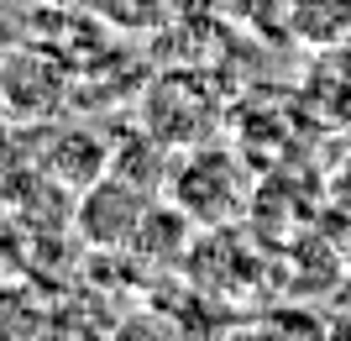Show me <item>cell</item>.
<instances>
[{
  "label": "cell",
  "mask_w": 351,
  "mask_h": 341,
  "mask_svg": "<svg viewBox=\"0 0 351 341\" xmlns=\"http://www.w3.org/2000/svg\"><path fill=\"white\" fill-rule=\"evenodd\" d=\"M11 163V132H5V126H0V168Z\"/></svg>",
  "instance_id": "cell-8"
},
{
  "label": "cell",
  "mask_w": 351,
  "mask_h": 341,
  "mask_svg": "<svg viewBox=\"0 0 351 341\" xmlns=\"http://www.w3.org/2000/svg\"><path fill=\"white\" fill-rule=\"evenodd\" d=\"M147 189L142 184H132V178H95L89 189H79V210H73V231L84 237V247H95V252H126L136 242V231H142L147 221Z\"/></svg>",
  "instance_id": "cell-2"
},
{
  "label": "cell",
  "mask_w": 351,
  "mask_h": 341,
  "mask_svg": "<svg viewBox=\"0 0 351 341\" xmlns=\"http://www.w3.org/2000/svg\"><path fill=\"white\" fill-rule=\"evenodd\" d=\"M330 205L351 215V152L336 163V174H330Z\"/></svg>",
  "instance_id": "cell-6"
},
{
  "label": "cell",
  "mask_w": 351,
  "mask_h": 341,
  "mask_svg": "<svg viewBox=\"0 0 351 341\" xmlns=\"http://www.w3.org/2000/svg\"><path fill=\"white\" fill-rule=\"evenodd\" d=\"M341 263H346V279H351V221H346V231H341Z\"/></svg>",
  "instance_id": "cell-7"
},
{
  "label": "cell",
  "mask_w": 351,
  "mask_h": 341,
  "mask_svg": "<svg viewBox=\"0 0 351 341\" xmlns=\"http://www.w3.org/2000/svg\"><path fill=\"white\" fill-rule=\"evenodd\" d=\"M43 331H53V305L27 279H0V336H43Z\"/></svg>",
  "instance_id": "cell-5"
},
{
  "label": "cell",
  "mask_w": 351,
  "mask_h": 341,
  "mask_svg": "<svg viewBox=\"0 0 351 341\" xmlns=\"http://www.w3.org/2000/svg\"><path fill=\"white\" fill-rule=\"evenodd\" d=\"M43 168H47V178H58V184L89 189V184L110 168V152H105L89 132H58L47 142V152H43Z\"/></svg>",
  "instance_id": "cell-4"
},
{
  "label": "cell",
  "mask_w": 351,
  "mask_h": 341,
  "mask_svg": "<svg viewBox=\"0 0 351 341\" xmlns=\"http://www.w3.org/2000/svg\"><path fill=\"white\" fill-rule=\"evenodd\" d=\"M215 121H220V100L205 79L162 74L147 89V132L162 148H199V142H210Z\"/></svg>",
  "instance_id": "cell-3"
},
{
  "label": "cell",
  "mask_w": 351,
  "mask_h": 341,
  "mask_svg": "<svg viewBox=\"0 0 351 341\" xmlns=\"http://www.w3.org/2000/svg\"><path fill=\"white\" fill-rule=\"evenodd\" d=\"M168 200H173L194 226H231L241 221V210H252V189L247 174L236 163V152L226 148H189L178 158L173 178H168Z\"/></svg>",
  "instance_id": "cell-1"
}]
</instances>
